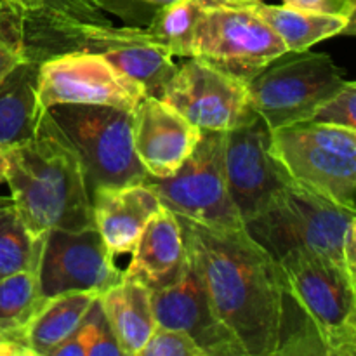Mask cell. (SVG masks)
Instances as JSON below:
<instances>
[{
	"label": "cell",
	"mask_w": 356,
	"mask_h": 356,
	"mask_svg": "<svg viewBox=\"0 0 356 356\" xmlns=\"http://www.w3.org/2000/svg\"><path fill=\"white\" fill-rule=\"evenodd\" d=\"M353 219L355 211L292 183L263 212L245 222V232L275 261L301 252L344 270L343 236Z\"/></svg>",
	"instance_id": "277c9868"
},
{
	"label": "cell",
	"mask_w": 356,
	"mask_h": 356,
	"mask_svg": "<svg viewBox=\"0 0 356 356\" xmlns=\"http://www.w3.org/2000/svg\"><path fill=\"white\" fill-rule=\"evenodd\" d=\"M145 183L174 214L211 228H243L226 184L225 132L202 131L195 149L174 176H146Z\"/></svg>",
	"instance_id": "9c48e42d"
},
{
	"label": "cell",
	"mask_w": 356,
	"mask_h": 356,
	"mask_svg": "<svg viewBox=\"0 0 356 356\" xmlns=\"http://www.w3.org/2000/svg\"><path fill=\"white\" fill-rule=\"evenodd\" d=\"M47 111L75 146L89 195L148 176L134 149L132 111L101 104H58Z\"/></svg>",
	"instance_id": "52a82bcc"
},
{
	"label": "cell",
	"mask_w": 356,
	"mask_h": 356,
	"mask_svg": "<svg viewBox=\"0 0 356 356\" xmlns=\"http://www.w3.org/2000/svg\"><path fill=\"white\" fill-rule=\"evenodd\" d=\"M44 236L28 228L13 202L0 204V280L23 271L37 273Z\"/></svg>",
	"instance_id": "603a6c76"
},
{
	"label": "cell",
	"mask_w": 356,
	"mask_h": 356,
	"mask_svg": "<svg viewBox=\"0 0 356 356\" xmlns=\"http://www.w3.org/2000/svg\"><path fill=\"white\" fill-rule=\"evenodd\" d=\"M204 10L198 0H174L156 7L146 31L172 58H193L195 33Z\"/></svg>",
	"instance_id": "cb8c5ba5"
},
{
	"label": "cell",
	"mask_w": 356,
	"mask_h": 356,
	"mask_svg": "<svg viewBox=\"0 0 356 356\" xmlns=\"http://www.w3.org/2000/svg\"><path fill=\"white\" fill-rule=\"evenodd\" d=\"M146 89L108 59L96 54H63L38 66L42 110L58 104H101L132 111Z\"/></svg>",
	"instance_id": "7c38bea8"
},
{
	"label": "cell",
	"mask_w": 356,
	"mask_h": 356,
	"mask_svg": "<svg viewBox=\"0 0 356 356\" xmlns=\"http://www.w3.org/2000/svg\"><path fill=\"white\" fill-rule=\"evenodd\" d=\"M99 302L124 356L141 355L156 329L152 291L124 277L99 296Z\"/></svg>",
	"instance_id": "d6986e66"
},
{
	"label": "cell",
	"mask_w": 356,
	"mask_h": 356,
	"mask_svg": "<svg viewBox=\"0 0 356 356\" xmlns=\"http://www.w3.org/2000/svg\"><path fill=\"white\" fill-rule=\"evenodd\" d=\"M132 136L146 174L165 179L191 155L202 131L160 97L146 94L132 110Z\"/></svg>",
	"instance_id": "2e32d148"
},
{
	"label": "cell",
	"mask_w": 356,
	"mask_h": 356,
	"mask_svg": "<svg viewBox=\"0 0 356 356\" xmlns=\"http://www.w3.org/2000/svg\"><path fill=\"white\" fill-rule=\"evenodd\" d=\"M356 83L348 80L336 94L329 97L325 103L318 106V110L309 117V120L318 124L337 125L356 131Z\"/></svg>",
	"instance_id": "83f0119b"
},
{
	"label": "cell",
	"mask_w": 356,
	"mask_h": 356,
	"mask_svg": "<svg viewBox=\"0 0 356 356\" xmlns=\"http://www.w3.org/2000/svg\"><path fill=\"white\" fill-rule=\"evenodd\" d=\"M225 174L243 226L292 184L271 153V131L259 117L225 132Z\"/></svg>",
	"instance_id": "5bb4252c"
},
{
	"label": "cell",
	"mask_w": 356,
	"mask_h": 356,
	"mask_svg": "<svg viewBox=\"0 0 356 356\" xmlns=\"http://www.w3.org/2000/svg\"><path fill=\"white\" fill-rule=\"evenodd\" d=\"M355 2H356V0H355Z\"/></svg>",
	"instance_id": "8d00e7d4"
},
{
	"label": "cell",
	"mask_w": 356,
	"mask_h": 356,
	"mask_svg": "<svg viewBox=\"0 0 356 356\" xmlns=\"http://www.w3.org/2000/svg\"><path fill=\"white\" fill-rule=\"evenodd\" d=\"M6 2L13 3V6L17 7L19 10H24V9H30V7H35L37 3H40L42 0H6Z\"/></svg>",
	"instance_id": "1f68e13d"
},
{
	"label": "cell",
	"mask_w": 356,
	"mask_h": 356,
	"mask_svg": "<svg viewBox=\"0 0 356 356\" xmlns=\"http://www.w3.org/2000/svg\"><path fill=\"white\" fill-rule=\"evenodd\" d=\"M24 59L21 13L13 3L0 0V80Z\"/></svg>",
	"instance_id": "4316f807"
},
{
	"label": "cell",
	"mask_w": 356,
	"mask_h": 356,
	"mask_svg": "<svg viewBox=\"0 0 356 356\" xmlns=\"http://www.w3.org/2000/svg\"><path fill=\"white\" fill-rule=\"evenodd\" d=\"M277 263L285 294L312 327L325 356H355L356 284L346 271L301 252Z\"/></svg>",
	"instance_id": "8992f818"
},
{
	"label": "cell",
	"mask_w": 356,
	"mask_h": 356,
	"mask_svg": "<svg viewBox=\"0 0 356 356\" xmlns=\"http://www.w3.org/2000/svg\"><path fill=\"white\" fill-rule=\"evenodd\" d=\"M152 308L156 327L188 334L205 356H245L212 309L204 285L190 263L176 284L152 291Z\"/></svg>",
	"instance_id": "9a60e30c"
},
{
	"label": "cell",
	"mask_w": 356,
	"mask_h": 356,
	"mask_svg": "<svg viewBox=\"0 0 356 356\" xmlns=\"http://www.w3.org/2000/svg\"><path fill=\"white\" fill-rule=\"evenodd\" d=\"M204 7H218V6H229L228 0H198Z\"/></svg>",
	"instance_id": "d6a6232c"
},
{
	"label": "cell",
	"mask_w": 356,
	"mask_h": 356,
	"mask_svg": "<svg viewBox=\"0 0 356 356\" xmlns=\"http://www.w3.org/2000/svg\"><path fill=\"white\" fill-rule=\"evenodd\" d=\"M37 278L42 298L47 301L68 292L101 296L124 278V271L115 264L113 252L96 226H90L79 232L45 233Z\"/></svg>",
	"instance_id": "4fadbf2b"
},
{
	"label": "cell",
	"mask_w": 356,
	"mask_h": 356,
	"mask_svg": "<svg viewBox=\"0 0 356 356\" xmlns=\"http://www.w3.org/2000/svg\"><path fill=\"white\" fill-rule=\"evenodd\" d=\"M19 13L24 59L38 65L73 52L96 54L156 97L177 68L146 28L115 26L104 0H42Z\"/></svg>",
	"instance_id": "7a4b0ae2"
},
{
	"label": "cell",
	"mask_w": 356,
	"mask_h": 356,
	"mask_svg": "<svg viewBox=\"0 0 356 356\" xmlns=\"http://www.w3.org/2000/svg\"><path fill=\"white\" fill-rule=\"evenodd\" d=\"M139 356H205L188 334L156 327Z\"/></svg>",
	"instance_id": "f1b7e54d"
},
{
	"label": "cell",
	"mask_w": 356,
	"mask_h": 356,
	"mask_svg": "<svg viewBox=\"0 0 356 356\" xmlns=\"http://www.w3.org/2000/svg\"><path fill=\"white\" fill-rule=\"evenodd\" d=\"M13 204L37 235L94 226L82 162L58 122L45 111L30 139L3 149Z\"/></svg>",
	"instance_id": "3957f363"
},
{
	"label": "cell",
	"mask_w": 356,
	"mask_h": 356,
	"mask_svg": "<svg viewBox=\"0 0 356 356\" xmlns=\"http://www.w3.org/2000/svg\"><path fill=\"white\" fill-rule=\"evenodd\" d=\"M44 302L37 273L23 271L0 280V337L23 336Z\"/></svg>",
	"instance_id": "d4e9b609"
},
{
	"label": "cell",
	"mask_w": 356,
	"mask_h": 356,
	"mask_svg": "<svg viewBox=\"0 0 356 356\" xmlns=\"http://www.w3.org/2000/svg\"><path fill=\"white\" fill-rule=\"evenodd\" d=\"M249 7L278 35L287 52L308 51L327 38L355 33L353 17L308 13L284 3L259 2Z\"/></svg>",
	"instance_id": "44dd1931"
},
{
	"label": "cell",
	"mask_w": 356,
	"mask_h": 356,
	"mask_svg": "<svg viewBox=\"0 0 356 356\" xmlns=\"http://www.w3.org/2000/svg\"><path fill=\"white\" fill-rule=\"evenodd\" d=\"M97 298L96 292H68L47 299L21 336L30 356H51L79 329Z\"/></svg>",
	"instance_id": "7402d4cb"
},
{
	"label": "cell",
	"mask_w": 356,
	"mask_h": 356,
	"mask_svg": "<svg viewBox=\"0 0 356 356\" xmlns=\"http://www.w3.org/2000/svg\"><path fill=\"white\" fill-rule=\"evenodd\" d=\"M124 356L108 323L99 298L89 309L79 329L63 341L51 356Z\"/></svg>",
	"instance_id": "484cf974"
},
{
	"label": "cell",
	"mask_w": 356,
	"mask_h": 356,
	"mask_svg": "<svg viewBox=\"0 0 356 356\" xmlns=\"http://www.w3.org/2000/svg\"><path fill=\"white\" fill-rule=\"evenodd\" d=\"M287 49L249 6L205 7L193 58L247 83Z\"/></svg>",
	"instance_id": "30bf717a"
},
{
	"label": "cell",
	"mask_w": 356,
	"mask_h": 356,
	"mask_svg": "<svg viewBox=\"0 0 356 356\" xmlns=\"http://www.w3.org/2000/svg\"><path fill=\"white\" fill-rule=\"evenodd\" d=\"M6 181V153L0 148V183Z\"/></svg>",
	"instance_id": "836d02e7"
},
{
	"label": "cell",
	"mask_w": 356,
	"mask_h": 356,
	"mask_svg": "<svg viewBox=\"0 0 356 356\" xmlns=\"http://www.w3.org/2000/svg\"><path fill=\"white\" fill-rule=\"evenodd\" d=\"M282 3L308 13L353 17V19L356 14L355 0H282Z\"/></svg>",
	"instance_id": "f546056e"
},
{
	"label": "cell",
	"mask_w": 356,
	"mask_h": 356,
	"mask_svg": "<svg viewBox=\"0 0 356 356\" xmlns=\"http://www.w3.org/2000/svg\"><path fill=\"white\" fill-rule=\"evenodd\" d=\"M139 2L149 3V6H155V7H162V6H165V3L174 2V0H139Z\"/></svg>",
	"instance_id": "d590c367"
},
{
	"label": "cell",
	"mask_w": 356,
	"mask_h": 356,
	"mask_svg": "<svg viewBox=\"0 0 356 356\" xmlns=\"http://www.w3.org/2000/svg\"><path fill=\"white\" fill-rule=\"evenodd\" d=\"M346 73L323 52H285L247 82L250 103L270 131L309 120L346 83Z\"/></svg>",
	"instance_id": "ba28073f"
},
{
	"label": "cell",
	"mask_w": 356,
	"mask_h": 356,
	"mask_svg": "<svg viewBox=\"0 0 356 356\" xmlns=\"http://www.w3.org/2000/svg\"><path fill=\"white\" fill-rule=\"evenodd\" d=\"M343 264L348 278L356 284V219L346 226L343 236Z\"/></svg>",
	"instance_id": "4dcf8cb0"
},
{
	"label": "cell",
	"mask_w": 356,
	"mask_h": 356,
	"mask_svg": "<svg viewBox=\"0 0 356 356\" xmlns=\"http://www.w3.org/2000/svg\"><path fill=\"white\" fill-rule=\"evenodd\" d=\"M259 2H264V0H228L229 6H254Z\"/></svg>",
	"instance_id": "e575fe53"
},
{
	"label": "cell",
	"mask_w": 356,
	"mask_h": 356,
	"mask_svg": "<svg viewBox=\"0 0 356 356\" xmlns=\"http://www.w3.org/2000/svg\"><path fill=\"white\" fill-rule=\"evenodd\" d=\"M38 63L23 59L0 80V148L23 143L44 117L38 101Z\"/></svg>",
	"instance_id": "ffe728a7"
},
{
	"label": "cell",
	"mask_w": 356,
	"mask_h": 356,
	"mask_svg": "<svg viewBox=\"0 0 356 356\" xmlns=\"http://www.w3.org/2000/svg\"><path fill=\"white\" fill-rule=\"evenodd\" d=\"M271 153L291 181L356 212V131L313 120L271 131Z\"/></svg>",
	"instance_id": "5b68a950"
},
{
	"label": "cell",
	"mask_w": 356,
	"mask_h": 356,
	"mask_svg": "<svg viewBox=\"0 0 356 356\" xmlns=\"http://www.w3.org/2000/svg\"><path fill=\"white\" fill-rule=\"evenodd\" d=\"M90 204L94 226L113 256L131 254L145 226L162 209L145 181L97 188L90 193Z\"/></svg>",
	"instance_id": "e0dca14e"
},
{
	"label": "cell",
	"mask_w": 356,
	"mask_h": 356,
	"mask_svg": "<svg viewBox=\"0 0 356 356\" xmlns=\"http://www.w3.org/2000/svg\"><path fill=\"white\" fill-rule=\"evenodd\" d=\"M131 254L124 277L138 280L149 291L176 284L188 270L183 229L176 214L162 205L145 226Z\"/></svg>",
	"instance_id": "ac0fdd59"
},
{
	"label": "cell",
	"mask_w": 356,
	"mask_h": 356,
	"mask_svg": "<svg viewBox=\"0 0 356 356\" xmlns=\"http://www.w3.org/2000/svg\"><path fill=\"white\" fill-rule=\"evenodd\" d=\"M188 263L212 309L245 356L322 355L312 327L282 285L278 263L238 229L211 228L176 214Z\"/></svg>",
	"instance_id": "6da1fadb"
},
{
	"label": "cell",
	"mask_w": 356,
	"mask_h": 356,
	"mask_svg": "<svg viewBox=\"0 0 356 356\" xmlns=\"http://www.w3.org/2000/svg\"><path fill=\"white\" fill-rule=\"evenodd\" d=\"M159 97L200 131L228 132L257 118L247 83L198 58H184Z\"/></svg>",
	"instance_id": "8fae6325"
}]
</instances>
